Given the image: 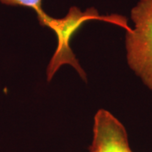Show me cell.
I'll return each mask as SVG.
<instances>
[{"mask_svg":"<svg viewBox=\"0 0 152 152\" xmlns=\"http://www.w3.org/2000/svg\"><path fill=\"white\" fill-rule=\"evenodd\" d=\"M90 152H133L124 126L108 111L100 109L94 118Z\"/></svg>","mask_w":152,"mask_h":152,"instance_id":"cell-3","label":"cell"},{"mask_svg":"<svg viewBox=\"0 0 152 152\" xmlns=\"http://www.w3.org/2000/svg\"><path fill=\"white\" fill-rule=\"evenodd\" d=\"M0 3L9 6H20L32 9L36 12L39 24L42 26L48 16L42 9V0H0Z\"/></svg>","mask_w":152,"mask_h":152,"instance_id":"cell-4","label":"cell"},{"mask_svg":"<svg viewBox=\"0 0 152 152\" xmlns=\"http://www.w3.org/2000/svg\"><path fill=\"white\" fill-rule=\"evenodd\" d=\"M134 28L126 31L127 62L152 91V0H140L131 10Z\"/></svg>","mask_w":152,"mask_h":152,"instance_id":"cell-2","label":"cell"},{"mask_svg":"<svg viewBox=\"0 0 152 152\" xmlns=\"http://www.w3.org/2000/svg\"><path fill=\"white\" fill-rule=\"evenodd\" d=\"M90 20H102L112 23L123 27L126 31L131 29L128 26L127 20L124 17L118 15H100L98 11L94 8H90L83 12L79 8L74 6L69 9L67 15L61 19H55L48 15L42 23V26L50 28L54 31L58 39V45L47 69L48 81L53 79L56 72L64 64H69L74 67L82 79L85 81L86 80V72L83 70L75 55L73 53L70 42L82 26Z\"/></svg>","mask_w":152,"mask_h":152,"instance_id":"cell-1","label":"cell"}]
</instances>
